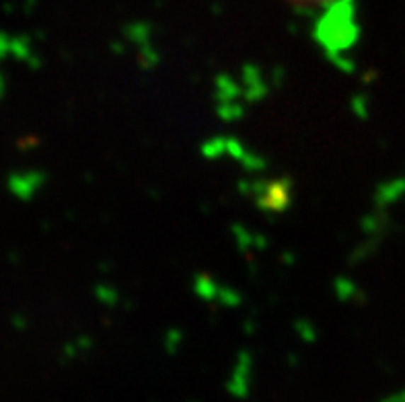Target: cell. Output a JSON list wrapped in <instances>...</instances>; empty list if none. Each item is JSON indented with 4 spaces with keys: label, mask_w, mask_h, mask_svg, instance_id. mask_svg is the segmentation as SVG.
Listing matches in <instances>:
<instances>
[{
    "label": "cell",
    "mask_w": 405,
    "mask_h": 402,
    "mask_svg": "<svg viewBox=\"0 0 405 402\" xmlns=\"http://www.w3.org/2000/svg\"><path fill=\"white\" fill-rule=\"evenodd\" d=\"M284 2H288L290 6L300 8V11H317V8H323V6L338 2V0H284Z\"/></svg>",
    "instance_id": "obj_1"
}]
</instances>
